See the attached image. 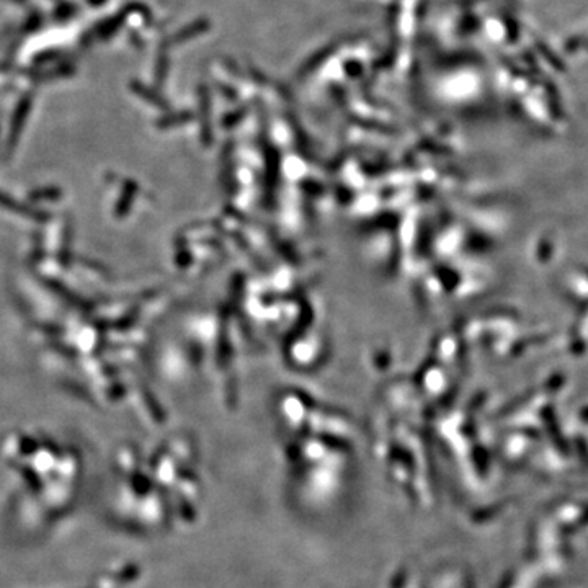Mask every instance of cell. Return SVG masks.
<instances>
[{"mask_svg":"<svg viewBox=\"0 0 588 588\" xmlns=\"http://www.w3.org/2000/svg\"><path fill=\"white\" fill-rule=\"evenodd\" d=\"M30 110H31V97L30 95H26V97L22 98L20 103H18L15 108V113H13L10 134H8V144H7L8 154L12 153V149H15L17 141L22 134V130H23V126H25L26 116H28V113H30Z\"/></svg>","mask_w":588,"mask_h":588,"instance_id":"cell-1","label":"cell"},{"mask_svg":"<svg viewBox=\"0 0 588 588\" xmlns=\"http://www.w3.org/2000/svg\"><path fill=\"white\" fill-rule=\"evenodd\" d=\"M0 206L6 208V210H8V211L17 212V215L31 217V219H35L38 222H45L51 217L49 215H47V212L35 210V208H30L26 205H22V203L13 200L12 196H7V194L2 193V192H0Z\"/></svg>","mask_w":588,"mask_h":588,"instance_id":"cell-2","label":"cell"},{"mask_svg":"<svg viewBox=\"0 0 588 588\" xmlns=\"http://www.w3.org/2000/svg\"><path fill=\"white\" fill-rule=\"evenodd\" d=\"M46 284H47V286H49V289H53V291L56 294H58L61 300L68 301L69 304H72L75 307H80V309H85V311H88L90 307H92V306L88 304V302H85L84 300H80L77 294H74L72 291H69V289H65L63 286V284L58 283V281H54V279H46Z\"/></svg>","mask_w":588,"mask_h":588,"instance_id":"cell-3","label":"cell"},{"mask_svg":"<svg viewBox=\"0 0 588 588\" xmlns=\"http://www.w3.org/2000/svg\"><path fill=\"white\" fill-rule=\"evenodd\" d=\"M30 198L31 200H46V201H53V200H59L61 198V189L59 188H38L35 192L30 193Z\"/></svg>","mask_w":588,"mask_h":588,"instance_id":"cell-4","label":"cell"},{"mask_svg":"<svg viewBox=\"0 0 588 588\" xmlns=\"http://www.w3.org/2000/svg\"><path fill=\"white\" fill-rule=\"evenodd\" d=\"M90 3H93V6H100V3L105 2V0H88Z\"/></svg>","mask_w":588,"mask_h":588,"instance_id":"cell-5","label":"cell"}]
</instances>
